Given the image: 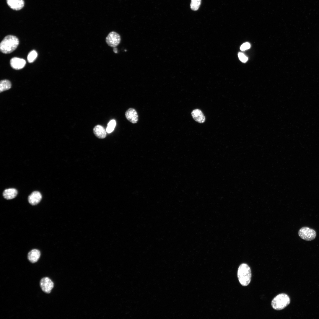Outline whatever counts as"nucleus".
I'll use <instances>...</instances> for the list:
<instances>
[{
  "label": "nucleus",
  "instance_id": "f257e3e1",
  "mask_svg": "<svg viewBox=\"0 0 319 319\" xmlns=\"http://www.w3.org/2000/svg\"><path fill=\"white\" fill-rule=\"evenodd\" d=\"M19 44V40L17 37L8 35L5 37L1 42L0 50L4 53H9L16 49Z\"/></svg>",
  "mask_w": 319,
  "mask_h": 319
},
{
  "label": "nucleus",
  "instance_id": "f03ea898",
  "mask_svg": "<svg viewBox=\"0 0 319 319\" xmlns=\"http://www.w3.org/2000/svg\"><path fill=\"white\" fill-rule=\"evenodd\" d=\"M237 276L242 286H246L249 284L251 280V272L248 265L243 263L240 265L237 271Z\"/></svg>",
  "mask_w": 319,
  "mask_h": 319
},
{
  "label": "nucleus",
  "instance_id": "7ed1b4c3",
  "mask_svg": "<svg viewBox=\"0 0 319 319\" xmlns=\"http://www.w3.org/2000/svg\"><path fill=\"white\" fill-rule=\"evenodd\" d=\"M290 302V299L287 294L281 293L277 295L273 299L271 305L274 309L279 310L287 307Z\"/></svg>",
  "mask_w": 319,
  "mask_h": 319
},
{
  "label": "nucleus",
  "instance_id": "20e7f679",
  "mask_svg": "<svg viewBox=\"0 0 319 319\" xmlns=\"http://www.w3.org/2000/svg\"><path fill=\"white\" fill-rule=\"evenodd\" d=\"M298 235L302 239L306 241H310L315 238L316 233L314 230L305 227L300 229L298 232Z\"/></svg>",
  "mask_w": 319,
  "mask_h": 319
},
{
  "label": "nucleus",
  "instance_id": "39448f33",
  "mask_svg": "<svg viewBox=\"0 0 319 319\" xmlns=\"http://www.w3.org/2000/svg\"><path fill=\"white\" fill-rule=\"evenodd\" d=\"M106 41L110 46L115 48L119 45L121 41V37L117 33L114 31L110 32L106 38Z\"/></svg>",
  "mask_w": 319,
  "mask_h": 319
},
{
  "label": "nucleus",
  "instance_id": "423d86ee",
  "mask_svg": "<svg viewBox=\"0 0 319 319\" xmlns=\"http://www.w3.org/2000/svg\"><path fill=\"white\" fill-rule=\"evenodd\" d=\"M40 285L42 290L46 293H50L54 286L53 282L47 277H44L41 280Z\"/></svg>",
  "mask_w": 319,
  "mask_h": 319
},
{
  "label": "nucleus",
  "instance_id": "0eeeda50",
  "mask_svg": "<svg viewBox=\"0 0 319 319\" xmlns=\"http://www.w3.org/2000/svg\"><path fill=\"white\" fill-rule=\"evenodd\" d=\"M125 115L127 119L132 123H136L138 122V115L136 111L134 108L127 109L125 112Z\"/></svg>",
  "mask_w": 319,
  "mask_h": 319
},
{
  "label": "nucleus",
  "instance_id": "6e6552de",
  "mask_svg": "<svg viewBox=\"0 0 319 319\" xmlns=\"http://www.w3.org/2000/svg\"><path fill=\"white\" fill-rule=\"evenodd\" d=\"M26 62L25 60L17 57H14L10 61V64L12 68L16 70L23 68L25 66Z\"/></svg>",
  "mask_w": 319,
  "mask_h": 319
},
{
  "label": "nucleus",
  "instance_id": "1a4fd4ad",
  "mask_svg": "<svg viewBox=\"0 0 319 319\" xmlns=\"http://www.w3.org/2000/svg\"><path fill=\"white\" fill-rule=\"evenodd\" d=\"M42 198V195L39 192L34 191L29 196L28 202L32 205H36L40 202Z\"/></svg>",
  "mask_w": 319,
  "mask_h": 319
},
{
  "label": "nucleus",
  "instance_id": "9d476101",
  "mask_svg": "<svg viewBox=\"0 0 319 319\" xmlns=\"http://www.w3.org/2000/svg\"><path fill=\"white\" fill-rule=\"evenodd\" d=\"M8 5L12 9L19 10L22 9L24 5V0H6Z\"/></svg>",
  "mask_w": 319,
  "mask_h": 319
},
{
  "label": "nucleus",
  "instance_id": "9b49d317",
  "mask_svg": "<svg viewBox=\"0 0 319 319\" xmlns=\"http://www.w3.org/2000/svg\"><path fill=\"white\" fill-rule=\"evenodd\" d=\"M191 115L194 120L200 123H202L205 120V117L202 111L198 109H195L192 111Z\"/></svg>",
  "mask_w": 319,
  "mask_h": 319
},
{
  "label": "nucleus",
  "instance_id": "f8f14e48",
  "mask_svg": "<svg viewBox=\"0 0 319 319\" xmlns=\"http://www.w3.org/2000/svg\"><path fill=\"white\" fill-rule=\"evenodd\" d=\"M93 131L95 135L99 139H103L106 137L107 131L104 127L100 125L95 126Z\"/></svg>",
  "mask_w": 319,
  "mask_h": 319
},
{
  "label": "nucleus",
  "instance_id": "ddd939ff",
  "mask_svg": "<svg viewBox=\"0 0 319 319\" xmlns=\"http://www.w3.org/2000/svg\"><path fill=\"white\" fill-rule=\"evenodd\" d=\"M40 255V251L37 249H34L29 252L27 257L28 259L31 262L34 263L38 261Z\"/></svg>",
  "mask_w": 319,
  "mask_h": 319
},
{
  "label": "nucleus",
  "instance_id": "4468645a",
  "mask_svg": "<svg viewBox=\"0 0 319 319\" xmlns=\"http://www.w3.org/2000/svg\"><path fill=\"white\" fill-rule=\"evenodd\" d=\"M17 193V191L16 189L10 188L4 190L3 192V195L5 198L9 200L14 198Z\"/></svg>",
  "mask_w": 319,
  "mask_h": 319
},
{
  "label": "nucleus",
  "instance_id": "2eb2a0df",
  "mask_svg": "<svg viewBox=\"0 0 319 319\" xmlns=\"http://www.w3.org/2000/svg\"><path fill=\"white\" fill-rule=\"evenodd\" d=\"M11 86V83L9 80L4 79L1 80L0 82V92L9 89Z\"/></svg>",
  "mask_w": 319,
  "mask_h": 319
},
{
  "label": "nucleus",
  "instance_id": "dca6fc26",
  "mask_svg": "<svg viewBox=\"0 0 319 319\" xmlns=\"http://www.w3.org/2000/svg\"><path fill=\"white\" fill-rule=\"evenodd\" d=\"M201 0H191L190 4L191 9L193 11H197L199 9L201 4Z\"/></svg>",
  "mask_w": 319,
  "mask_h": 319
},
{
  "label": "nucleus",
  "instance_id": "f3484780",
  "mask_svg": "<svg viewBox=\"0 0 319 319\" xmlns=\"http://www.w3.org/2000/svg\"><path fill=\"white\" fill-rule=\"evenodd\" d=\"M38 56V53L35 50H32L28 54L27 57L28 61L30 63L33 62L36 59Z\"/></svg>",
  "mask_w": 319,
  "mask_h": 319
},
{
  "label": "nucleus",
  "instance_id": "a211bd4d",
  "mask_svg": "<svg viewBox=\"0 0 319 319\" xmlns=\"http://www.w3.org/2000/svg\"><path fill=\"white\" fill-rule=\"evenodd\" d=\"M116 124V121L114 120H112L110 121L108 124L106 129L107 132L110 133L114 130Z\"/></svg>",
  "mask_w": 319,
  "mask_h": 319
},
{
  "label": "nucleus",
  "instance_id": "6ab92c4d",
  "mask_svg": "<svg viewBox=\"0 0 319 319\" xmlns=\"http://www.w3.org/2000/svg\"><path fill=\"white\" fill-rule=\"evenodd\" d=\"M238 56L240 60L243 62H246L248 60V57L242 53H239Z\"/></svg>",
  "mask_w": 319,
  "mask_h": 319
},
{
  "label": "nucleus",
  "instance_id": "aec40b11",
  "mask_svg": "<svg viewBox=\"0 0 319 319\" xmlns=\"http://www.w3.org/2000/svg\"><path fill=\"white\" fill-rule=\"evenodd\" d=\"M250 44L248 42L242 44L240 47V49L241 51H243L248 49L250 48Z\"/></svg>",
  "mask_w": 319,
  "mask_h": 319
},
{
  "label": "nucleus",
  "instance_id": "412c9836",
  "mask_svg": "<svg viewBox=\"0 0 319 319\" xmlns=\"http://www.w3.org/2000/svg\"><path fill=\"white\" fill-rule=\"evenodd\" d=\"M114 51L115 50V51L114 52L116 53L117 52V49L116 48H114Z\"/></svg>",
  "mask_w": 319,
  "mask_h": 319
}]
</instances>
